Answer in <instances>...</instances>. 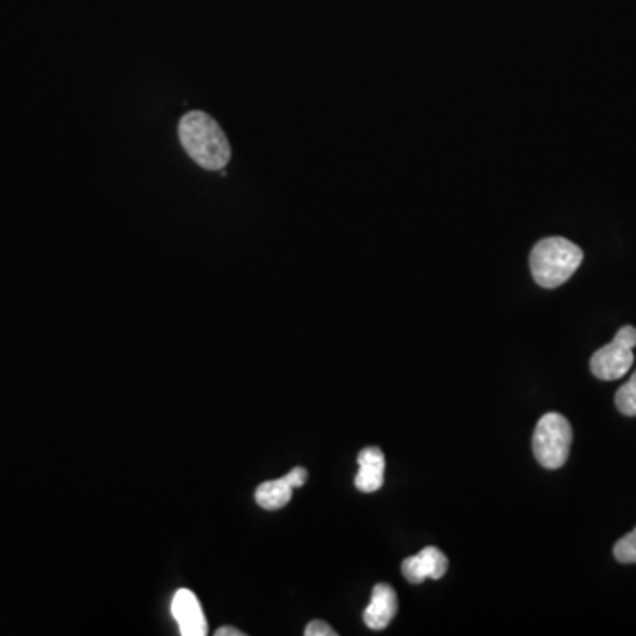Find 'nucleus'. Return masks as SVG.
<instances>
[{"instance_id":"obj_1","label":"nucleus","mask_w":636,"mask_h":636,"mask_svg":"<svg viewBox=\"0 0 636 636\" xmlns=\"http://www.w3.org/2000/svg\"><path fill=\"white\" fill-rule=\"evenodd\" d=\"M179 139L187 157L205 170L222 172L230 161L231 151L222 126L204 111H190L179 122Z\"/></svg>"},{"instance_id":"obj_2","label":"nucleus","mask_w":636,"mask_h":636,"mask_svg":"<svg viewBox=\"0 0 636 636\" xmlns=\"http://www.w3.org/2000/svg\"><path fill=\"white\" fill-rule=\"evenodd\" d=\"M583 251L564 237L539 240L530 254V271L536 283L543 289L564 285L582 266Z\"/></svg>"},{"instance_id":"obj_3","label":"nucleus","mask_w":636,"mask_h":636,"mask_svg":"<svg viewBox=\"0 0 636 636\" xmlns=\"http://www.w3.org/2000/svg\"><path fill=\"white\" fill-rule=\"evenodd\" d=\"M571 442H573V430L564 416L550 412L539 419L535 439H532V450L541 467L550 468V471L561 468L570 456Z\"/></svg>"},{"instance_id":"obj_4","label":"nucleus","mask_w":636,"mask_h":636,"mask_svg":"<svg viewBox=\"0 0 636 636\" xmlns=\"http://www.w3.org/2000/svg\"><path fill=\"white\" fill-rule=\"evenodd\" d=\"M635 347L636 330L633 325H624L608 345L594 352L591 359L594 377L600 378V380L623 378L632 369L633 360H635L633 348Z\"/></svg>"},{"instance_id":"obj_5","label":"nucleus","mask_w":636,"mask_h":636,"mask_svg":"<svg viewBox=\"0 0 636 636\" xmlns=\"http://www.w3.org/2000/svg\"><path fill=\"white\" fill-rule=\"evenodd\" d=\"M448 571V557L435 547H427L418 556L409 557L401 564V573L407 582L423 583L424 580H441Z\"/></svg>"},{"instance_id":"obj_6","label":"nucleus","mask_w":636,"mask_h":636,"mask_svg":"<svg viewBox=\"0 0 636 636\" xmlns=\"http://www.w3.org/2000/svg\"><path fill=\"white\" fill-rule=\"evenodd\" d=\"M172 615L177 621L179 629L183 636L207 635V621L201 601L187 589L175 592L172 600Z\"/></svg>"},{"instance_id":"obj_7","label":"nucleus","mask_w":636,"mask_h":636,"mask_svg":"<svg viewBox=\"0 0 636 636\" xmlns=\"http://www.w3.org/2000/svg\"><path fill=\"white\" fill-rule=\"evenodd\" d=\"M398 612L397 592L388 583H378L371 592V601L365 610V624L374 632H380L391 624Z\"/></svg>"},{"instance_id":"obj_8","label":"nucleus","mask_w":636,"mask_h":636,"mask_svg":"<svg viewBox=\"0 0 636 636\" xmlns=\"http://www.w3.org/2000/svg\"><path fill=\"white\" fill-rule=\"evenodd\" d=\"M359 472L356 476V488L365 494L377 492L384 485V471H386V456L378 448H366L357 456Z\"/></svg>"},{"instance_id":"obj_9","label":"nucleus","mask_w":636,"mask_h":636,"mask_svg":"<svg viewBox=\"0 0 636 636\" xmlns=\"http://www.w3.org/2000/svg\"><path fill=\"white\" fill-rule=\"evenodd\" d=\"M292 492H294V486L290 485L287 476H283L280 479L262 483L255 492V500L268 511H278V509L285 507L290 503Z\"/></svg>"},{"instance_id":"obj_10","label":"nucleus","mask_w":636,"mask_h":636,"mask_svg":"<svg viewBox=\"0 0 636 636\" xmlns=\"http://www.w3.org/2000/svg\"><path fill=\"white\" fill-rule=\"evenodd\" d=\"M615 406H617L618 412L627 416V418L636 416V371L624 384L623 388L618 389L617 395H615Z\"/></svg>"},{"instance_id":"obj_11","label":"nucleus","mask_w":636,"mask_h":636,"mask_svg":"<svg viewBox=\"0 0 636 636\" xmlns=\"http://www.w3.org/2000/svg\"><path fill=\"white\" fill-rule=\"evenodd\" d=\"M614 556L623 564H636V527L629 535L618 539L614 547Z\"/></svg>"},{"instance_id":"obj_12","label":"nucleus","mask_w":636,"mask_h":636,"mask_svg":"<svg viewBox=\"0 0 636 636\" xmlns=\"http://www.w3.org/2000/svg\"><path fill=\"white\" fill-rule=\"evenodd\" d=\"M306 636H336L338 633L334 632L330 624H325L324 621H313V623L308 624Z\"/></svg>"},{"instance_id":"obj_13","label":"nucleus","mask_w":636,"mask_h":636,"mask_svg":"<svg viewBox=\"0 0 636 636\" xmlns=\"http://www.w3.org/2000/svg\"><path fill=\"white\" fill-rule=\"evenodd\" d=\"M287 479L290 481V485L294 486V488H301V486L306 483L308 479V471L304 467H295L285 474Z\"/></svg>"},{"instance_id":"obj_14","label":"nucleus","mask_w":636,"mask_h":636,"mask_svg":"<svg viewBox=\"0 0 636 636\" xmlns=\"http://www.w3.org/2000/svg\"><path fill=\"white\" fill-rule=\"evenodd\" d=\"M216 636H245V633L239 632L236 627H219Z\"/></svg>"}]
</instances>
